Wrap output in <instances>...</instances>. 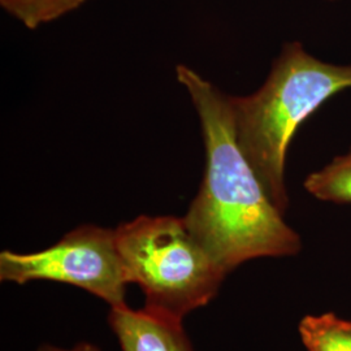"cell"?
Returning a JSON list of instances; mask_svg holds the SVG:
<instances>
[{
  "instance_id": "3",
  "label": "cell",
  "mask_w": 351,
  "mask_h": 351,
  "mask_svg": "<svg viewBox=\"0 0 351 351\" xmlns=\"http://www.w3.org/2000/svg\"><path fill=\"white\" fill-rule=\"evenodd\" d=\"M114 230L126 281L142 289L152 313L184 322L215 300L226 281L184 217L141 215Z\"/></svg>"
},
{
  "instance_id": "10",
  "label": "cell",
  "mask_w": 351,
  "mask_h": 351,
  "mask_svg": "<svg viewBox=\"0 0 351 351\" xmlns=\"http://www.w3.org/2000/svg\"><path fill=\"white\" fill-rule=\"evenodd\" d=\"M329 1H335V0H329Z\"/></svg>"
},
{
  "instance_id": "8",
  "label": "cell",
  "mask_w": 351,
  "mask_h": 351,
  "mask_svg": "<svg viewBox=\"0 0 351 351\" xmlns=\"http://www.w3.org/2000/svg\"><path fill=\"white\" fill-rule=\"evenodd\" d=\"M85 1L88 0H0V4L27 29H37L75 11Z\"/></svg>"
},
{
  "instance_id": "6",
  "label": "cell",
  "mask_w": 351,
  "mask_h": 351,
  "mask_svg": "<svg viewBox=\"0 0 351 351\" xmlns=\"http://www.w3.org/2000/svg\"><path fill=\"white\" fill-rule=\"evenodd\" d=\"M298 332L307 351H351V320L333 313L306 315Z\"/></svg>"
},
{
  "instance_id": "5",
  "label": "cell",
  "mask_w": 351,
  "mask_h": 351,
  "mask_svg": "<svg viewBox=\"0 0 351 351\" xmlns=\"http://www.w3.org/2000/svg\"><path fill=\"white\" fill-rule=\"evenodd\" d=\"M111 326L121 351H194L184 322L128 304L111 307Z\"/></svg>"
},
{
  "instance_id": "1",
  "label": "cell",
  "mask_w": 351,
  "mask_h": 351,
  "mask_svg": "<svg viewBox=\"0 0 351 351\" xmlns=\"http://www.w3.org/2000/svg\"><path fill=\"white\" fill-rule=\"evenodd\" d=\"M176 73L199 116L206 147L201 189L184 216L193 237L226 275L249 261L300 254V234L239 147L229 95L185 64Z\"/></svg>"
},
{
  "instance_id": "4",
  "label": "cell",
  "mask_w": 351,
  "mask_h": 351,
  "mask_svg": "<svg viewBox=\"0 0 351 351\" xmlns=\"http://www.w3.org/2000/svg\"><path fill=\"white\" fill-rule=\"evenodd\" d=\"M0 281L62 282L88 291L110 308L126 304L128 281L116 230L94 224L77 226L45 250L1 251Z\"/></svg>"
},
{
  "instance_id": "7",
  "label": "cell",
  "mask_w": 351,
  "mask_h": 351,
  "mask_svg": "<svg viewBox=\"0 0 351 351\" xmlns=\"http://www.w3.org/2000/svg\"><path fill=\"white\" fill-rule=\"evenodd\" d=\"M304 189L319 201L351 203V150L307 176Z\"/></svg>"
},
{
  "instance_id": "2",
  "label": "cell",
  "mask_w": 351,
  "mask_h": 351,
  "mask_svg": "<svg viewBox=\"0 0 351 351\" xmlns=\"http://www.w3.org/2000/svg\"><path fill=\"white\" fill-rule=\"evenodd\" d=\"M351 88V65L316 59L300 42L282 47L263 86L247 97H229L239 147L281 213L289 195V145L304 120L339 91Z\"/></svg>"
},
{
  "instance_id": "9",
  "label": "cell",
  "mask_w": 351,
  "mask_h": 351,
  "mask_svg": "<svg viewBox=\"0 0 351 351\" xmlns=\"http://www.w3.org/2000/svg\"><path fill=\"white\" fill-rule=\"evenodd\" d=\"M37 351H101L97 345L91 343V342H80L75 343L73 348L71 349H64L59 346H53V345H42Z\"/></svg>"
}]
</instances>
